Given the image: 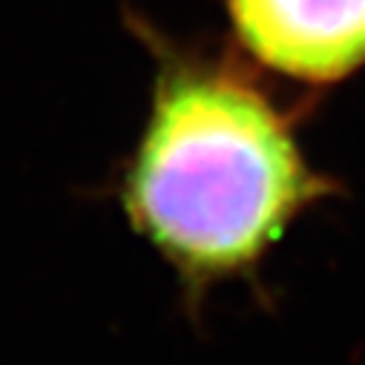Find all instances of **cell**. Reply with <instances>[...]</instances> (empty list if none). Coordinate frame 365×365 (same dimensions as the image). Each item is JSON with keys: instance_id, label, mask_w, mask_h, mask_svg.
<instances>
[{"instance_id": "1", "label": "cell", "mask_w": 365, "mask_h": 365, "mask_svg": "<svg viewBox=\"0 0 365 365\" xmlns=\"http://www.w3.org/2000/svg\"><path fill=\"white\" fill-rule=\"evenodd\" d=\"M138 29L155 78L118 202L196 308L210 288L236 279L256 288L285 233L342 187L308 161L302 110H285L242 58Z\"/></svg>"}, {"instance_id": "2", "label": "cell", "mask_w": 365, "mask_h": 365, "mask_svg": "<svg viewBox=\"0 0 365 365\" xmlns=\"http://www.w3.org/2000/svg\"><path fill=\"white\" fill-rule=\"evenodd\" d=\"M239 52L305 89L365 69V0H222Z\"/></svg>"}]
</instances>
